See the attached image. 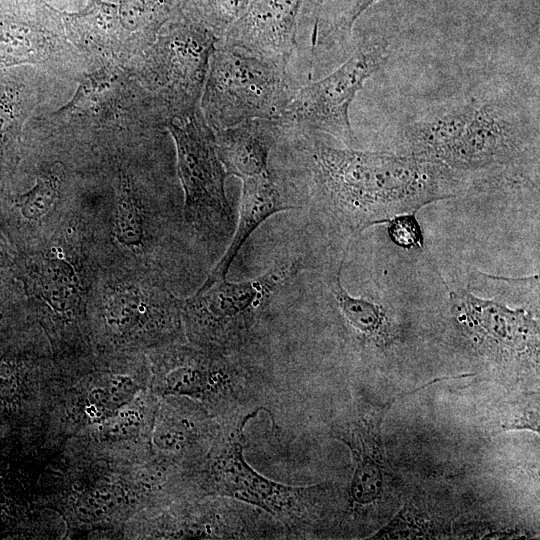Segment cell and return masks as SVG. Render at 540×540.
Returning <instances> with one entry per match:
<instances>
[{
  "label": "cell",
  "mask_w": 540,
  "mask_h": 540,
  "mask_svg": "<svg viewBox=\"0 0 540 540\" xmlns=\"http://www.w3.org/2000/svg\"><path fill=\"white\" fill-rule=\"evenodd\" d=\"M61 172L56 167L42 173L32 188L18 197L17 206L30 221L43 219L55 205L60 191Z\"/></svg>",
  "instance_id": "cb8c5ba5"
},
{
  "label": "cell",
  "mask_w": 540,
  "mask_h": 540,
  "mask_svg": "<svg viewBox=\"0 0 540 540\" xmlns=\"http://www.w3.org/2000/svg\"><path fill=\"white\" fill-rule=\"evenodd\" d=\"M150 373V390L157 396L190 398L220 420L260 409L270 385V374L257 354L191 342L160 349Z\"/></svg>",
  "instance_id": "277c9868"
},
{
  "label": "cell",
  "mask_w": 540,
  "mask_h": 540,
  "mask_svg": "<svg viewBox=\"0 0 540 540\" xmlns=\"http://www.w3.org/2000/svg\"><path fill=\"white\" fill-rule=\"evenodd\" d=\"M222 426L201 403L183 396L159 397L151 433L153 457L185 474L209 454Z\"/></svg>",
  "instance_id": "7c38bea8"
},
{
  "label": "cell",
  "mask_w": 540,
  "mask_h": 540,
  "mask_svg": "<svg viewBox=\"0 0 540 540\" xmlns=\"http://www.w3.org/2000/svg\"><path fill=\"white\" fill-rule=\"evenodd\" d=\"M145 535L174 539H292L267 512L223 496L181 498L149 510Z\"/></svg>",
  "instance_id": "30bf717a"
},
{
  "label": "cell",
  "mask_w": 540,
  "mask_h": 540,
  "mask_svg": "<svg viewBox=\"0 0 540 540\" xmlns=\"http://www.w3.org/2000/svg\"><path fill=\"white\" fill-rule=\"evenodd\" d=\"M282 131L275 118L248 119L214 131L217 154L227 176L244 179L267 172Z\"/></svg>",
  "instance_id": "2e32d148"
},
{
  "label": "cell",
  "mask_w": 540,
  "mask_h": 540,
  "mask_svg": "<svg viewBox=\"0 0 540 540\" xmlns=\"http://www.w3.org/2000/svg\"><path fill=\"white\" fill-rule=\"evenodd\" d=\"M145 209L139 195L126 178L122 180L115 199L112 233L116 241L129 249H140L147 237Z\"/></svg>",
  "instance_id": "44dd1931"
},
{
  "label": "cell",
  "mask_w": 540,
  "mask_h": 540,
  "mask_svg": "<svg viewBox=\"0 0 540 540\" xmlns=\"http://www.w3.org/2000/svg\"><path fill=\"white\" fill-rule=\"evenodd\" d=\"M313 209L335 233L353 237L392 217L456 197L462 186L448 168L409 154L338 147L326 136L283 127L278 142Z\"/></svg>",
  "instance_id": "6da1fadb"
},
{
  "label": "cell",
  "mask_w": 540,
  "mask_h": 540,
  "mask_svg": "<svg viewBox=\"0 0 540 540\" xmlns=\"http://www.w3.org/2000/svg\"><path fill=\"white\" fill-rule=\"evenodd\" d=\"M106 1H110V2H112V1H114V0H106Z\"/></svg>",
  "instance_id": "f1b7e54d"
},
{
  "label": "cell",
  "mask_w": 540,
  "mask_h": 540,
  "mask_svg": "<svg viewBox=\"0 0 540 540\" xmlns=\"http://www.w3.org/2000/svg\"><path fill=\"white\" fill-rule=\"evenodd\" d=\"M62 26L43 0H0V69L43 62L62 42Z\"/></svg>",
  "instance_id": "4fadbf2b"
},
{
  "label": "cell",
  "mask_w": 540,
  "mask_h": 540,
  "mask_svg": "<svg viewBox=\"0 0 540 540\" xmlns=\"http://www.w3.org/2000/svg\"><path fill=\"white\" fill-rule=\"evenodd\" d=\"M69 37L86 48L109 50L124 32L117 4L106 0H90L81 10L60 12Z\"/></svg>",
  "instance_id": "ac0fdd59"
},
{
  "label": "cell",
  "mask_w": 540,
  "mask_h": 540,
  "mask_svg": "<svg viewBox=\"0 0 540 540\" xmlns=\"http://www.w3.org/2000/svg\"><path fill=\"white\" fill-rule=\"evenodd\" d=\"M219 38L180 11L144 46V98L165 125L198 109L209 60Z\"/></svg>",
  "instance_id": "8992f818"
},
{
  "label": "cell",
  "mask_w": 540,
  "mask_h": 540,
  "mask_svg": "<svg viewBox=\"0 0 540 540\" xmlns=\"http://www.w3.org/2000/svg\"><path fill=\"white\" fill-rule=\"evenodd\" d=\"M382 0H353L333 19L318 22L313 26L312 52L320 48L330 49L345 43L352 34L357 19L373 4Z\"/></svg>",
  "instance_id": "603a6c76"
},
{
  "label": "cell",
  "mask_w": 540,
  "mask_h": 540,
  "mask_svg": "<svg viewBox=\"0 0 540 540\" xmlns=\"http://www.w3.org/2000/svg\"><path fill=\"white\" fill-rule=\"evenodd\" d=\"M343 258L328 274L332 299L350 329L366 342L378 345L391 339V321L382 303L350 294L341 282Z\"/></svg>",
  "instance_id": "e0dca14e"
},
{
  "label": "cell",
  "mask_w": 540,
  "mask_h": 540,
  "mask_svg": "<svg viewBox=\"0 0 540 540\" xmlns=\"http://www.w3.org/2000/svg\"><path fill=\"white\" fill-rule=\"evenodd\" d=\"M303 268L300 258H287L258 277L202 284L180 300L188 341L228 352L256 354L262 318L274 296Z\"/></svg>",
  "instance_id": "5b68a950"
},
{
  "label": "cell",
  "mask_w": 540,
  "mask_h": 540,
  "mask_svg": "<svg viewBox=\"0 0 540 540\" xmlns=\"http://www.w3.org/2000/svg\"><path fill=\"white\" fill-rule=\"evenodd\" d=\"M294 90L287 69L218 41L209 60L200 110L213 131L253 118L278 119Z\"/></svg>",
  "instance_id": "52a82bcc"
},
{
  "label": "cell",
  "mask_w": 540,
  "mask_h": 540,
  "mask_svg": "<svg viewBox=\"0 0 540 540\" xmlns=\"http://www.w3.org/2000/svg\"><path fill=\"white\" fill-rule=\"evenodd\" d=\"M166 126L175 143L185 218L212 246L224 244L232 234L234 221L225 192L227 174L217 154L214 131L200 108Z\"/></svg>",
  "instance_id": "ba28073f"
},
{
  "label": "cell",
  "mask_w": 540,
  "mask_h": 540,
  "mask_svg": "<svg viewBox=\"0 0 540 540\" xmlns=\"http://www.w3.org/2000/svg\"><path fill=\"white\" fill-rule=\"evenodd\" d=\"M36 287L40 297L56 313L74 312L80 301V287L74 268L62 258L42 262Z\"/></svg>",
  "instance_id": "ffe728a7"
},
{
  "label": "cell",
  "mask_w": 540,
  "mask_h": 540,
  "mask_svg": "<svg viewBox=\"0 0 540 540\" xmlns=\"http://www.w3.org/2000/svg\"><path fill=\"white\" fill-rule=\"evenodd\" d=\"M389 46L384 38L365 39L333 72L295 88L278 118L281 125L318 133L351 146L354 135L349 108L364 83L386 60Z\"/></svg>",
  "instance_id": "9c48e42d"
},
{
  "label": "cell",
  "mask_w": 540,
  "mask_h": 540,
  "mask_svg": "<svg viewBox=\"0 0 540 540\" xmlns=\"http://www.w3.org/2000/svg\"><path fill=\"white\" fill-rule=\"evenodd\" d=\"M533 144L519 111L480 97L431 111L404 131V154L439 163L462 182L518 168L535 152Z\"/></svg>",
  "instance_id": "7a4b0ae2"
},
{
  "label": "cell",
  "mask_w": 540,
  "mask_h": 540,
  "mask_svg": "<svg viewBox=\"0 0 540 540\" xmlns=\"http://www.w3.org/2000/svg\"><path fill=\"white\" fill-rule=\"evenodd\" d=\"M251 0H183L182 12L219 39L242 15Z\"/></svg>",
  "instance_id": "7402d4cb"
},
{
  "label": "cell",
  "mask_w": 540,
  "mask_h": 540,
  "mask_svg": "<svg viewBox=\"0 0 540 540\" xmlns=\"http://www.w3.org/2000/svg\"><path fill=\"white\" fill-rule=\"evenodd\" d=\"M121 500V493L116 486H98L78 496L74 511L81 521H101L117 510Z\"/></svg>",
  "instance_id": "d4e9b609"
},
{
  "label": "cell",
  "mask_w": 540,
  "mask_h": 540,
  "mask_svg": "<svg viewBox=\"0 0 540 540\" xmlns=\"http://www.w3.org/2000/svg\"><path fill=\"white\" fill-rule=\"evenodd\" d=\"M260 409L222 420L204 462L189 474L194 496H223L250 504L278 520L292 539L306 538L322 526L334 487L328 483L292 486L267 478L245 459V427Z\"/></svg>",
  "instance_id": "3957f363"
},
{
  "label": "cell",
  "mask_w": 540,
  "mask_h": 540,
  "mask_svg": "<svg viewBox=\"0 0 540 540\" xmlns=\"http://www.w3.org/2000/svg\"><path fill=\"white\" fill-rule=\"evenodd\" d=\"M182 1L119 0L117 7L122 29L145 46L154 40L162 26L181 11Z\"/></svg>",
  "instance_id": "d6986e66"
},
{
  "label": "cell",
  "mask_w": 540,
  "mask_h": 540,
  "mask_svg": "<svg viewBox=\"0 0 540 540\" xmlns=\"http://www.w3.org/2000/svg\"><path fill=\"white\" fill-rule=\"evenodd\" d=\"M323 3H324V0H316V5L314 9V20H316L319 17Z\"/></svg>",
  "instance_id": "83f0119b"
},
{
  "label": "cell",
  "mask_w": 540,
  "mask_h": 540,
  "mask_svg": "<svg viewBox=\"0 0 540 540\" xmlns=\"http://www.w3.org/2000/svg\"><path fill=\"white\" fill-rule=\"evenodd\" d=\"M239 218L232 240L202 284L225 279L233 260L251 234L275 213L300 208L290 198L298 193L286 172L269 168L264 174L242 179Z\"/></svg>",
  "instance_id": "9a60e30c"
},
{
  "label": "cell",
  "mask_w": 540,
  "mask_h": 540,
  "mask_svg": "<svg viewBox=\"0 0 540 540\" xmlns=\"http://www.w3.org/2000/svg\"><path fill=\"white\" fill-rule=\"evenodd\" d=\"M301 4L302 0H251L219 41L287 69L296 46Z\"/></svg>",
  "instance_id": "5bb4252c"
},
{
  "label": "cell",
  "mask_w": 540,
  "mask_h": 540,
  "mask_svg": "<svg viewBox=\"0 0 540 540\" xmlns=\"http://www.w3.org/2000/svg\"><path fill=\"white\" fill-rule=\"evenodd\" d=\"M21 116L18 93L5 92L0 96V138L12 127L19 125Z\"/></svg>",
  "instance_id": "4316f807"
},
{
  "label": "cell",
  "mask_w": 540,
  "mask_h": 540,
  "mask_svg": "<svg viewBox=\"0 0 540 540\" xmlns=\"http://www.w3.org/2000/svg\"><path fill=\"white\" fill-rule=\"evenodd\" d=\"M443 282L453 318L477 347L507 357L538 353L539 323L528 309L511 308L496 298L452 289Z\"/></svg>",
  "instance_id": "8fae6325"
},
{
  "label": "cell",
  "mask_w": 540,
  "mask_h": 540,
  "mask_svg": "<svg viewBox=\"0 0 540 540\" xmlns=\"http://www.w3.org/2000/svg\"><path fill=\"white\" fill-rule=\"evenodd\" d=\"M416 213L399 214L386 222L387 233L393 244L405 249L423 248L424 234Z\"/></svg>",
  "instance_id": "484cf974"
}]
</instances>
